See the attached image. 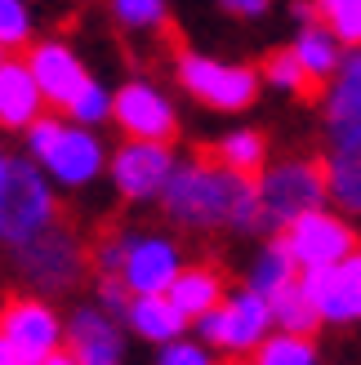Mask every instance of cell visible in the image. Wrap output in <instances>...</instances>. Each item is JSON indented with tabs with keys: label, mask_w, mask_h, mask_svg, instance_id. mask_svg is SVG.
Masks as SVG:
<instances>
[{
	"label": "cell",
	"mask_w": 361,
	"mask_h": 365,
	"mask_svg": "<svg viewBox=\"0 0 361 365\" xmlns=\"http://www.w3.org/2000/svg\"><path fill=\"white\" fill-rule=\"evenodd\" d=\"M161 200H166L170 218L188 227H214V223L255 227L259 182L232 174L219 160H188V165H174Z\"/></svg>",
	"instance_id": "obj_1"
},
{
	"label": "cell",
	"mask_w": 361,
	"mask_h": 365,
	"mask_svg": "<svg viewBox=\"0 0 361 365\" xmlns=\"http://www.w3.org/2000/svg\"><path fill=\"white\" fill-rule=\"evenodd\" d=\"M330 182L326 165L317 160H290V165L268 170L259 182V214H255V232H290L303 214L326 210Z\"/></svg>",
	"instance_id": "obj_2"
},
{
	"label": "cell",
	"mask_w": 361,
	"mask_h": 365,
	"mask_svg": "<svg viewBox=\"0 0 361 365\" xmlns=\"http://www.w3.org/2000/svg\"><path fill=\"white\" fill-rule=\"evenodd\" d=\"M54 227V192L31 160H14L0 196V241L23 250Z\"/></svg>",
	"instance_id": "obj_3"
},
{
	"label": "cell",
	"mask_w": 361,
	"mask_h": 365,
	"mask_svg": "<svg viewBox=\"0 0 361 365\" xmlns=\"http://www.w3.org/2000/svg\"><path fill=\"white\" fill-rule=\"evenodd\" d=\"M31 152L41 156V165L67 182V187H85L94 182L103 170V148L89 130H76V125L63 120H36L31 125Z\"/></svg>",
	"instance_id": "obj_4"
},
{
	"label": "cell",
	"mask_w": 361,
	"mask_h": 365,
	"mask_svg": "<svg viewBox=\"0 0 361 365\" xmlns=\"http://www.w3.org/2000/svg\"><path fill=\"white\" fill-rule=\"evenodd\" d=\"M178 81L188 85L192 98H201L205 107H219V112H241V107L255 103V89H259V76L250 67L219 63V58H205V53H183Z\"/></svg>",
	"instance_id": "obj_5"
},
{
	"label": "cell",
	"mask_w": 361,
	"mask_h": 365,
	"mask_svg": "<svg viewBox=\"0 0 361 365\" xmlns=\"http://www.w3.org/2000/svg\"><path fill=\"white\" fill-rule=\"evenodd\" d=\"M0 343L23 365H41L59 356L63 325L54 317V307H45L41 299H9L0 307Z\"/></svg>",
	"instance_id": "obj_6"
},
{
	"label": "cell",
	"mask_w": 361,
	"mask_h": 365,
	"mask_svg": "<svg viewBox=\"0 0 361 365\" xmlns=\"http://www.w3.org/2000/svg\"><path fill=\"white\" fill-rule=\"evenodd\" d=\"M285 245H290L299 272H321V267H339L352 259V227L339 214H303L299 223L285 232Z\"/></svg>",
	"instance_id": "obj_7"
},
{
	"label": "cell",
	"mask_w": 361,
	"mask_h": 365,
	"mask_svg": "<svg viewBox=\"0 0 361 365\" xmlns=\"http://www.w3.org/2000/svg\"><path fill=\"white\" fill-rule=\"evenodd\" d=\"M268 321H273V307H268V299L250 294V289H241V294H232L223 307H214L210 317H201V334L205 343H219V348H232V352H245V348H263V334H268Z\"/></svg>",
	"instance_id": "obj_8"
},
{
	"label": "cell",
	"mask_w": 361,
	"mask_h": 365,
	"mask_svg": "<svg viewBox=\"0 0 361 365\" xmlns=\"http://www.w3.org/2000/svg\"><path fill=\"white\" fill-rule=\"evenodd\" d=\"M112 116L121 120V130L130 134V143H166L174 138V107L148 81H130L121 85V94L112 103Z\"/></svg>",
	"instance_id": "obj_9"
},
{
	"label": "cell",
	"mask_w": 361,
	"mask_h": 365,
	"mask_svg": "<svg viewBox=\"0 0 361 365\" xmlns=\"http://www.w3.org/2000/svg\"><path fill=\"white\" fill-rule=\"evenodd\" d=\"M299 289L321 321H357L361 317V254H352L339 267L299 272Z\"/></svg>",
	"instance_id": "obj_10"
},
{
	"label": "cell",
	"mask_w": 361,
	"mask_h": 365,
	"mask_svg": "<svg viewBox=\"0 0 361 365\" xmlns=\"http://www.w3.org/2000/svg\"><path fill=\"white\" fill-rule=\"evenodd\" d=\"M18 263H23V277L41 289H67L81 277V245L71 241V232H63L54 223L45 236H36L31 245L18 250Z\"/></svg>",
	"instance_id": "obj_11"
},
{
	"label": "cell",
	"mask_w": 361,
	"mask_h": 365,
	"mask_svg": "<svg viewBox=\"0 0 361 365\" xmlns=\"http://www.w3.org/2000/svg\"><path fill=\"white\" fill-rule=\"evenodd\" d=\"M121 277H125V289H130L134 299H166L170 285L183 277L178 250L170 241H161V236H134Z\"/></svg>",
	"instance_id": "obj_12"
},
{
	"label": "cell",
	"mask_w": 361,
	"mask_h": 365,
	"mask_svg": "<svg viewBox=\"0 0 361 365\" xmlns=\"http://www.w3.org/2000/svg\"><path fill=\"white\" fill-rule=\"evenodd\" d=\"M27 71H31V81L41 85V98L54 103V107H63V112L76 103V94L89 85L81 58H76V53H71L63 41H41V45H31Z\"/></svg>",
	"instance_id": "obj_13"
},
{
	"label": "cell",
	"mask_w": 361,
	"mask_h": 365,
	"mask_svg": "<svg viewBox=\"0 0 361 365\" xmlns=\"http://www.w3.org/2000/svg\"><path fill=\"white\" fill-rule=\"evenodd\" d=\"M170 174H174V156H170V148H161V143H125L112 160V178L130 200L161 196Z\"/></svg>",
	"instance_id": "obj_14"
},
{
	"label": "cell",
	"mask_w": 361,
	"mask_h": 365,
	"mask_svg": "<svg viewBox=\"0 0 361 365\" xmlns=\"http://www.w3.org/2000/svg\"><path fill=\"white\" fill-rule=\"evenodd\" d=\"M67 343H71V361L76 365H121V334L94 307H81L67 325Z\"/></svg>",
	"instance_id": "obj_15"
},
{
	"label": "cell",
	"mask_w": 361,
	"mask_h": 365,
	"mask_svg": "<svg viewBox=\"0 0 361 365\" xmlns=\"http://www.w3.org/2000/svg\"><path fill=\"white\" fill-rule=\"evenodd\" d=\"M41 85L31 81L27 63L9 58L5 67H0V125L5 130H23V125H36V116H41Z\"/></svg>",
	"instance_id": "obj_16"
},
{
	"label": "cell",
	"mask_w": 361,
	"mask_h": 365,
	"mask_svg": "<svg viewBox=\"0 0 361 365\" xmlns=\"http://www.w3.org/2000/svg\"><path fill=\"white\" fill-rule=\"evenodd\" d=\"M326 182H330V196L339 200V205L361 214V130L330 138Z\"/></svg>",
	"instance_id": "obj_17"
},
{
	"label": "cell",
	"mask_w": 361,
	"mask_h": 365,
	"mask_svg": "<svg viewBox=\"0 0 361 365\" xmlns=\"http://www.w3.org/2000/svg\"><path fill=\"white\" fill-rule=\"evenodd\" d=\"M326 125H330V138L361 130V49L352 58H344V67H339L335 89L326 98Z\"/></svg>",
	"instance_id": "obj_18"
},
{
	"label": "cell",
	"mask_w": 361,
	"mask_h": 365,
	"mask_svg": "<svg viewBox=\"0 0 361 365\" xmlns=\"http://www.w3.org/2000/svg\"><path fill=\"white\" fill-rule=\"evenodd\" d=\"M295 281H299V263H295V254L285 241H273L255 259V267H250V294H259L268 303H273L281 289H290Z\"/></svg>",
	"instance_id": "obj_19"
},
{
	"label": "cell",
	"mask_w": 361,
	"mask_h": 365,
	"mask_svg": "<svg viewBox=\"0 0 361 365\" xmlns=\"http://www.w3.org/2000/svg\"><path fill=\"white\" fill-rule=\"evenodd\" d=\"M166 299L183 312V321L188 317H196V321L210 317L214 307H219V272L214 267H183V277L170 285Z\"/></svg>",
	"instance_id": "obj_20"
},
{
	"label": "cell",
	"mask_w": 361,
	"mask_h": 365,
	"mask_svg": "<svg viewBox=\"0 0 361 365\" xmlns=\"http://www.w3.org/2000/svg\"><path fill=\"white\" fill-rule=\"evenodd\" d=\"M130 325H134V334L170 348L183 334V312L170 299H130Z\"/></svg>",
	"instance_id": "obj_21"
},
{
	"label": "cell",
	"mask_w": 361,
	"mask_h": 365,
	"mask_svg": "<svg viewBox=\"0 0 361 365\" xmlns=\"http://www.w3.org/2000/svg\"><path fill=\"white\" fill-rule=\"evenodd\" d=\"M295 58H299L303 71L312 76V85H317V81H326L330 71L344 67V63H339V41H335V31L321 23V18L299 31V41H295Z\"/></svg>",
	"instance_id": "obj_22"
},
{
	"label": "cell",
	"mask_w": 361,
	"mask_h": 365,
	"mask_svg": "<svg viewBox=\"0 0 361 365\" xmlns=\"http://www.w3.org/2000/svg\"><path fill=\"white\" fill-rule=\"evenodd\" d=\"M263 152H268L263 134H255V130H237V134H228V138L219 143L214 160H219V165H228L232 174H241V178H255L259 165H263Z\"/></svg>",
	"instance_id": "obj_23"
},
{
	"label": "cell",
	"mask_w": 361,
	"mask_h": 365,
	"mask_svg": "<svg viewBox=\"0 0 361 365\" xmlns=\"http://www.w3.org/2000/svg\"><path fill=\"white\" fill-rule=\"evenodd\" d=\"M268 307H273V321L281 325L285 334H295V339H308V330H312V325L321 321V317L312 312V303L303 299L299 281H295L290 289H281V294H277L273 303H268Z\"/></svg>",
	"instance_id": "obj_24"
},
{
	"label": "cell",
	"mask_w": 361,
	"mask_h": 365,
	"mask_svg": "<svg viewBox=\"0 0 361 365\" xmlns=\"http://www.w3.org/2000/svg\"><path fill=\"white\" fill-rule=\"evenodd\" d=\"M263 76L273 81L277 89H290V94L312 98V76H308V71H303V63L295 58V45L268 53V58H263Z\"/></svg>",
	"instance_id": "obj_25"
},
{
	"label": "cell",
	"mask_w": 361,
	"mask_h": 365,
	"mask_svg": "<svg viewBox=\"0 0 361 365\" xmlns=\"http://www.w3.org/2000/svg\"><path fill=\"white\" fill-rule=\"evenodd\" d=\"M317 14L339 45H361V0H326Z\"/></svg>",
	"instance_id": "obj_26"
},
{
	"label": "cell",
	"mask_w": 361,
	"mask_h": 365,
	"mask_svg": "<svg viewBox=\"0 0 361 365\" xmlns=\"http://www.w3.org/2000/svg\"><path fill=\"white\" fill-rule=\"evenodd\" d=\"M259 365H317V352L308 339H295V334H277L259 348Z\"/></svg>",
	"instance_id": "obj_27"
},
{
	"label": "cell",
	"mask_w": 361,
	"mask_h": 365,
	"mask_svg": "<svg viewBox=\"0 0 361 365\" xmlns=\"http://www.w3.org/2000/svg\"><path fill=\"white\" fill-rule=\"evenodd\" d=\"M112 103H116V98L107 94L98 81H89L81 94H76V103L67 107V116H71V120H81V125H98V120L112 116Z\"/></svg>",
	"instance_id": "obj_28"
},
{
	"label": "cell",
	"mask_w": 361,
	"mask_h": 365,
	"mask_svg": "<svg viewBox=\"0 0 361 365\" xmlns=\"http://www.w3.org/2000/svg\"><path fill=\"white\" fill-rule=\"evenodd\" d=\"M27 36H31L27 5H18V0H0V49L27 45Z\"/></svg>",
	"instance_id": "obj_29"
},
{
	"label": "cell",
	"mask_w": 361,
	"mask_h": 365,
	"mask_svg": "<svg viewBox=\"0 0 361 365\" xmlns=\"http://www.w3.org/2000/svg\"><path fill=\"white\" fill-rule=\"evenodd\" d=\"M112 14L125 27H161L166 23V5H156V0H116Z\"/></svg>",
	"instance_id": "obj_30"
},
{
	"label": "cell",
	"mask_w": 361,
	"mask_h": 365,
	"mask_svg": "<svg viewBox=\"0 0 361 365\" xmlns=\"http://www.w3.org/2000/svg\"><path fill=\"white\" fill-rule=\"evenodd\" d=\"M130 241L134 236H103L94 250V263L103 272H125V259H130Z\"/></svg>",
	"instance_id": "obj_31"
},
{
	"label": "cell",
	"mask_w": 361,
	"mask_h": 365,
	"mask_svg": "<svg viewBox=\"0 0 361 365\" xmlns=\"http://www.w3.org/2000/svg\"><path fill=\"white\" fill-rule=\"evenodd\" d=\"M156 365H214V361H210V352L201 343H170Z\"/></svg>",
	"instance_id": "obj_32"
},
{
	"label": "cell",
	"mask_w": 361,
	"mask_h": 365,
	"mask_svg": "<svg viewBox=\"0 0 361 365\" xmlns=\"http://www.w3.org/2000/svg\"><path fill=\"white\" fill-rule=\"evenodd\" d=\"M98 299H103V307H107V312H125V317H130V303H125V285L121 281H103L98 285Z\"/></svg>",
	"instance_id": "obj_33"
},
{
	"label": "cell",
	"mask_w": 361,
	"mask_h": 365,
	"mask_svg": "<svg viewBox=\"0 0 361 365\" xmlns=\"http://www.w3.org/2000/svg\"><path fill=\"white\" fill-rule=\"evenodd\" d=\"M228 9H237V14H263L268 5H263V0H232Z\"/></svg>",
	"instance_id": "obj_34"
},
{
	"label": "cell",
	"mask_w": 361,
	"mask_h": 365,
	"mask_svg": "<svg viewBox=\"0 0 361 365\" xmlns=\"http://www.w3.org/2000/svg\"><path fill=\"white\" fill-rule=\"evenodd\" d=\"M9 165L14 160H5V152H0V196H5V182H9Z\"/></svg>",
	"instance_id": "obj_35"
},
{
	"label": "cell",
	"mask_w": 361,
	"mask_h": 365,
	"mask_svg": "<svg viewBox=\"0 0 361 365\" xmlns=\"http://www.w3.org/2000/svg\"><path fill=\"white\" fill-rule=\"evenodd\" d=\"M0 365H23V361H18V356H14V352L5 348V343H0Z\"/></svg>",
	"instance_id": "obj_36"
},
{
	"label": "cell",
	"mask_w": 361,
	"mask_h": 365,
	"mask_svg": "<svg viewBox=\"0 0 361 365\" xmlns=\"http://www.w3.org/2000/svg\"><path fill=\"white\" fill-rule=\"evenodd\" d=\"M41 365H76V361H71V356H63V352H59V356H49V361H41Z\"/></svg>",
	"instance_id": "obj_37"
},
{
	"label": "cell",
	"mask_w": 361,
	"mask_h": 365,
	"mask_svg": "<svg viewBox=\"0 0 361 365\" xmlns=\"http://www.w3.org/2000/svg\"><path fill=\"white\" fill-rule=\"evenodd\" d=\"M5 63H9V58H5V49H0V67H5Z\"/></svg>",
	"instance_id": "obj_38"
},
{
	"label": "cell",
	"mask_w": 361,
	"mask_h": 365,
	"mask_svg": "<svg viewBox=\"0 0 361 365\" xmlns=\"http://www.w3.org/2000/svg\"><path fill=\"white\" fill-rule=\"evenodd\" d=\"M228 365H245V361H228Z\"/></svg>",
	"instance_id": "obj_39"
}]
</instances>
